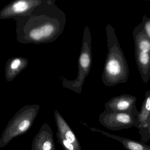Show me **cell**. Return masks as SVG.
Returning <instances> with one entry per match:
<instances>
[{"instance_id":"7a4b0ae2","label":"cell","mask_w":150,"mask_h":150,"mask_svg":"<svg viewBox=\"0 0 150 150\" xmlns=\"http://www.w3.org/2000/svg\"><path fill=\"white\" fill-rule=\"evenodd\" d=\"M108 53L102 80L107 87L114 86L127 82L129 71V66L115 34L110 24L106 28Z\"/></svg>"},{"instance_id":"4fadbf2b","label":"cell","mask_w":150,"mask_h":150,"mask_svg":"<svg viewBox=\"0 0 150 150\" xmlns=\"http://www.w3.org/2000/svg\"><path fill=\"white\" fill-rule=\"evenodd\" d=\"M30 125V122L28 120H24L19 125V130L21 132L25 131L29 127Z\"/></svg>"},{"instance_id":"9a60e30c","label":"cell","mask_w":150,"mask_h":150,"mask_svg":"<svg viewBox=\"0 0 150 150\" xmlns=\"http://www.w3.org/2000/svg\"><path fill=\"white\" fill-rule=\"evenodd\" d=\"M64 145L65 146L70 150H73L74 147L73 146L72 144L71 143H69V142L67 141L66 139H64L63 141Z\"/></svg>"},{"instance_id":"6da1fadb","label":"cell","mask_w":150,"mask_h":150,"mask_svg":"<svg viewBox=\"0 0 150 150\" xmlns=\"http://www.w3.org/2000/svg\"><path fill=\"white\" fill-rule=\"evenodd\" d=\"M14 19L17 41L24 44L54 42L64 32L67 23L65 14L55 0H42L29 15Z\"/></svg>"},{"instance_id":"7c38bea8","label":"cell","mask_w":150,"mask_h":150,"mask_svg":"<svg viewBox=\"0 0 150 150\" xmlns=\"http://www.w3.org/2000/svg\"><path fill=\"white\" fill-rule=\"evenodd\" d=\"M141 23H142L145 33L148 38L150 39V18L144 15L142 18Z\"/></svg>"},{"instance_id":"ba28073f","label":"cell","mask_w":150,"mask_h":150,"mask_svg":"<svg viewBox=\"0 0 150 150\" xmlns=\"http://www.w3.org/2000/svg\"><path fill=\"white\" fill-rule=\"evenodd\" d=\"M28 65V60L21 57H14L7 61L5 67V77L7 81H12Z\"/></svg>"},{"instance_id":"3957f363","label":"cell","mask_w":150,"mask_h":150,"mask_svg":"<svg viewBox=\"0 0 150 150\" xmlns=\"http://www.w3.org/2000/svg\"><path fill=\"white\" fill-rule=\"evenodd\" d=\"M92 36L88 26L84 28L82 45L78 59V72L77 78L73 81H69L61 76L62 84L65 87L76 92H80L88 75L92 63Z\"/></svg>"},{"instance_id":"8fae6325","label":"cell","mask_w":150,"mask_h":150,"mask_svg":"<svg viewBox=\"0 0 150 150\" xmlns=\"http://www.w3.org/2000/svg\"><path fill=\"white\" fill-rule=\"evenodd\" d=\"M138 132L140 136L141 142L147 143L150 140V115L144 128L139 130Z\"/></svg>"},{"instance_id":"277c9868","label":"cell","mask_w":150,"mask_h":150,"mask_svg":"<svg viewBox=\"0 0 150 150\" xmlns=\"http://www.w3.org/2000/svg\"><path fill=\"white\" fill-rule=\"evenodd\" d=\"M132 35L137 67L142 80L147 83L150 78V39L145 33L141 23L134 28Z\"/></svg>"},{"instance_id":"5bb4252c","label":"cell","mask_w":150,"mask_h":150,"mask_svg":"<svg viewBox=\"0 0 150 150\" xmlns=\"http://www.w3.org/2000/svg\"><path fill=\"white\" fill-rule=\"evenodd\" d=\"M65 137L66 140L71 144L75 140V137L71 132H67L66 134Z\"/></svg>"},{"instance_id":"52a82bcc","label":"cell","mask_w":150,"mask_h":150,"mask_svg":"<svg viewBox=\"0 0 150 150\" xmlns=\"http://www.w3.org/2000/svg\"><path fill=\"white\" fill-rule=\"evenodd\" d=\"M137 100L136 96L129 94L115 96L105 103V110L129 113L137 117L139 113L136 106Z\"/></svg>"},{"instance_id":"9c48e42d","label":"cell","mask_w":150,"mask_h":150,"mask_svg":"<svg viewBox=\"0 0 150 150\" xmlns=\"http://www.w3.org/2000/svg\"><path fill=\"white\" fill-rule=\"evenodd\" d=\"M103 133L107 137L120 142L127 150H150V146L144 142L113 135L105 132H103Z\"/></svg>"},{"instance_id":"8992f818","label":"cell","mask_w":150,"mask_h":150,"mask_svg":"<svg viewBox=\"0 0 150 150\" xmlns=\"http://www.w3.org/2000/svg\"><path fill=\"white\" fill-rule=\"evenodd\" d=\"M42 0H17L12 1L0 11V19H14L29 15Z\"/></svg>"},{"instance_id":"30bf717a","label":"cell","mask_w":150,"mask_h":150,"mask_svg":"<svg viewBox=\"0 0 150 150\" xmlns=\"http://www.w3.org/2000/svg\"><path fill=\"white\" fill-rule=\"evenodd\" d=\"M150 115V91L147 90L145 94V98L142 103L138 115L136 117L135 127L139 130L143 129Z\"/></svg>"},{"instance_id":"5b68a950","label":"cell","mask_w":150,"mask_h":150,"mask_svg":"<svg viewBox=\"0 0 150 150\" xmlns=\"http://www.w3.org/2000/svg\"><path fill=\"white\" fill-rule=\"evenodd\" d=\"M136 117L129 113L105 110L101 115L100 122L110 130L116 131L135 127Z\"/></svg>"},{"instance_id":"2e32d148","label":"cell","mask_w":150,"mask_h":150,"mask_svg":"<svg viewBox=\"0 0 150 150\" xmlns=\"http://www.w3.org/2000/svg\"><path fill=\"white\" fill-rule=\"evenodd\" d=\"M52 144L50 142L46 141L43 146V150H50Z\"/></svg>"}]
</instances>
